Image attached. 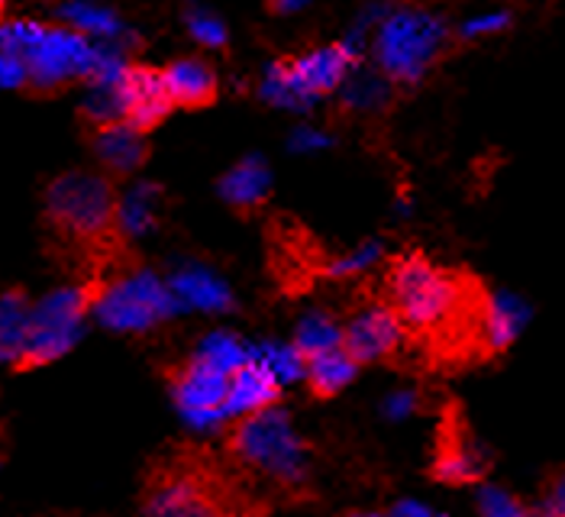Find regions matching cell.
Wrapping results in <instances>:
<instances>
[{"mask_svg":"<svg viewBox=\"0 0 565 517\" xmlns=\"http://www.w3.org/2000/svg\"><path fill=\"white\" fill-rule=\"evenodd\" d=\"M488 292L466 275L446 272L427 256L394 258L388 304L407 337H424L439 356H481V317Z\"/></svg>","mask_w":565,"mask_h":517,"instance_id":"obj_1","label":"cell"},{"mask_svg":"<svg viewBox=\"0 0 565 517\" xmlns=\"http://www.w3.org/2000/svg\"><path fill=\"white\" fill-rule=\"evenodd\" d=\"M0 52H13L26 62L30 85L40 91L94 82L127 68V45L94 43L68 27H43L36 20H3Z\"/></svg>","mask_w":565,"mask_h":517,"instance_id":"obj_2","label":"cell"},{"mask_svg":"<svg viewBox=\"0 0 565 517\" xmlns=\"http://www.w3.org/2000/svg\"><path fill=\"white\" fill-rule=\"evenodd\" d=\"M449 23L427 7H388L372 30V59L392 85H417L443 59Z\"/></svg>","mask_w":565,"mask_h":517,"instance_id":"obj_3","label":"cell"},{"mask_svg":"<svg viewBox=\"0 0 565 517\" xmlns=\"http://www.w3.org/2000/svg\"><path fill=\"white\" fill-rule=\"evenodd\" d=\"M230 453L246 473L281 492H298L307 482V443L281 408L239 418L230 433Z\"/></svg>","mask_w":565,"mask_h":517,"instance_id":"obj_4","label":"cell"},{"mask_svg":"<svg viewBox=\"0 0 565 517\" xmlns=\"http://www.w3.org/2000/svg\"><path fill=\"white\" fill-rule=\"evenodd\" d=\"M142 511L146 517H246V505L230 478L194 460H178L152 473Z\"/></svg>","mask_w":565,"mask_h":517,"instance_id":"obj_5","label":"cell"},{"mask_svg":"<svg viewBox=\"0 0 565 517\" xmlns=\"http://www.w3.org/2000/svg\"><path fill=\"white\" fill-rule=\"evenodd\" d=\"M362 62V49L349 40L310 49L291 62H271L262 75L259 97L281 110H310L320 97L340 91Z\"/></svg>","mask_w":565,"mask_h":517,"instance_id":"obj_6","label":"cell"},{"mask_svg":"<svg viewBox=\"0 0 565 517\" xmlns=\"http://www.w3.org/2000/svg\"><path fill=\"white\" fill-rule=\"evenodd\" d=\"M45 217L68 243H104L117 230V194L100 175L68 172L49 184Z\"/></svg>","mask_w":565,"mask_h":517,"instance_id":"obj_7","label":"cell"},{"mask_svg":"<svg viewBox=\"0 0 565 517\" xmlns=\"http://www.w3.org/2000/svg\"><path fill=\"white\" fill-rule=\"evenodd\" d=\"M178 307L181 304L169 288V282H162L152 272H130L107 282L100 292H94V304H90L97 320L120 334L152 330L178 314Z\"/></svg>","mask_w":565,"mask_h":517,"instance_id":"obj_8","label":"cell"},{"mask_svg":"<svg viewBox=\"0 0 565 517\" xmlns=\"http://www.w3.org/2000/svg\"><path fill=\"white\" fill-rule=\"evenodd\" d=\"M90 304H94V292L87 288H58L45 295L36 307H30L26 344L17 359V369H36L65 356L82 334V320Z\"/></svg>","mask_w":565,"mask_h":517,"instance_id":"obj_9","label":"cell"},{"mask_svg":"<svg viewBox=\"0 0 565 517\" xmlns=\"http://www.w3.org/2000/svg\"><path fill=\"white\" fill-rule=\"evenodd\" d=\"M172 398L178 411L194 428H217L226 421V388L230 372L207 362L204 356H191L178 372H172Z\"/></svg>","mask_w":565,"mask_h":517,"instance_id":"obj_10","label":"cell"},{"mask_svg":"<svg viewBox=\"0 0 565 517\" xmlns=\"http://www.w3.org/2000/svg\"><path fill=\"white\" fill-rule=\"evenodd\" d=\"M407 344V330L388 302L365 304L343 327V346L359 366L385 362Z\"/></svg>","mask_w":565,"mask_h":517,"instance_id":"obj_11","label":"cell"},{"mask_svg":"<svg viewBox=\"0 0 565 517\" xmlns=\"http://www.w3.org/2000/svg\"><path fill=\"white\" fill-rule=\"evenodd\" d=\"M436 482L443 485H476L488 473V456L466 431L462 421L449 418L439 428V443H436L434 466H430Z\"/></svg>","mask_w":565,"mask_h":517,"instance_id":"obj_12","label":"cell"},{"mask_svg":"<svg viewBox=\"0 0 565 517\" xmlns=\"http://www.w3.org/2000/svg\"><path fill=\"white\" fill-rule=\"evenodd\" d=\"M281 398L278 376L249 349V359L230 372L226 388V421H239L249 414H259L265 408H275Z\"/></svg>","mask_w":565,"mask_h":517,"instance_id":"obj_13","label":"cell"},{"mask_svg":"<svg viewBox=\"0 0 565 517\" xmlns=\"http://www.w3.org/2000/svg\"><path fill=\"white\" fill-rule=\"evenodd\" d=\"M124 91H127V124L139 133L162 124L172 110V97L162 85V72L130 65L124 75Z\"/></svg>","mask_w":565,"mask_h":517,"instance_id":"obj_14","label":"cell"},{"mask_svg":"<svg viewBox=\"0 0 565 517\" xmlns=\"http://www.w3.org/2000/svg\"><path fill=\"white\" fill-rule=\"evenodd\" d=\"M526 307L514 295H491L484 302V317H481V356H498L521 337Z\"/></svg>","mask_w":565,"mask_h":517,"instance_id":"obj_15","label":"cell"},{"mask_svg":"<svg viewBox=\"0 0 565 517\" xmlns=\"http://www.w3.org/2000/svg\"><path fill=\"white\" fill-rule=\"evenodd\" d=\"M58 17L68 30L82 33L94 43H120L127 45L132 40L130 30L124 27V20L110 10V7H100L94 0H65L58 7Z\"/></svg>","mask_w":565,"mask_h":517,"instance_id":"obj_16","label":"cell"},{"mask_svg":"<svg viewBox=\"0 0 565 517\" xmlns=\"http://www.w3.org/2000/svg\"><path fill=\"white\" fill-rule=\"evenodd\" d=\"M162 85L178 107H204L217 97V75L201 59H178L162 72Z\"/></svg>","mask_w":565,"mask_h":517,"instance_id":"obj_17","label":"cell"},{"mask_svg":"<svg viewBox=\"0 0 565 517\" xmlns=\"http://www.w3.org/2000/svg\"><path fill=\"white\" fill-rule=\"evenodd\" d=\"M271 191V172L262 156H246L220 178V198L236 211H256Z\"/></svg>","mask_w":565,"mask_h":517,"instance_id":"obj_18","label":"cell"},{"mask_svg":"<svg viewBox=\"0 0 565 517\" xmlns=\"http://www.w3.org/2000/svg\"><path fill=\"white\" fill-rule=\"evenodd\" d=\"M94 152L100 159V166H107L110 172L130 175L142 166L146 159V139L136 127H130L127 120L120 124H107V127H97L94 136Z\"/></svg>","mask_w":565,"mask_h":517,"instance_id":"obj_19","label":"cell"},{"mask_svg":"<svg viewBox=\"0 0 565 517\" xmlns=\"http://www.w3.org/2000/svg\"><path fill=\"white\" fill-rule=\"evenodd\" d=\"M169 288L174 292L178 304L198 307V310H230L233 295L223 285V278L214 275L211 268L201 265H184L169 278Z\"/></svg>","mask_w":565,"mask_h":517,"instance_id":"obj_20","label":"cell"},{"mask_svg":"<svg viewBox=\"0 0 565 517\" xmlns=\"http://www.w3.org/2000/svg\"><path fill=\"white\" fill-rule=\"evenodd\" d=\"M355 372H359V362L349 356L347 346H337V349H327V352H317V356L305 359L307 388L317 398L340 394L355 379Z\"/></svg>","mask_w":565,"mask_h":517,"instance_id":"obj_21","label":"cell"},{"mask_svg":"<svg viewBox=\"0 0 565 517\" xmlns=\"http://www.w3.org/2000/svg\"><path fill=\"white\" fill-rule=\"evenodd\" d=\"M159 204H162V191L149 181L132 184L124 198H117V230L124 236H146L156 230L159 223Z\"/></svg>","mask_w":565,"mask_h":517,"instance_id":"obj_22","label":"cell"},{"mask_svg":"<svg viewBox=\"0 0 565 517\" xmlns=\"http://www.w3.org/2000/svg\"><path fill=\"white\" fill-rule=\"evenodd\" d=\"M127 68H130V65H127ZM127 68L117 72V75L87 82L85 117L90 124L107 127V124L127 120V91H124V75H127Z\"/></svg>","mask_w":565,"mask_h":517,"instance_id":"obj_23","label":"cell"},{"mask_svg":"<svg viewBox=\"0 0 565 517\" xmlns=\"http://www.w3.org/2000/svg\"><path fill=\"white\" fill-rule=\"evenodd\" d=\"M26 327H30V302L20 292H10L0 298V362L20 359L26 344Z\"/></svg>","mask_w":565,"mask_h":517,"instance_id":"obj_24","label":"cell"},{"mask_svg":"<svg viewBox=\"0 0 565 517\" xmlns=\"http://www.w3.org/2000/svg\"><path fill=\"white\" fill-rule=\"evenodd\" d=\"M340 91H343V104L352 110H362V114L382 110L392 101V82L382 72H372L362 65L352 68V75L343 82Z\"/></svg>","mask_w":565,"mask_h":517,"instance_id":"obj_25","label":"cell"},{"mask_svg":"<svg viewBox=\"0 0 565 517\" xmlns=\"http://www.w3.org/2000/svg\"><path fill=\"white\" fill-rule=\"evenodd\" d=\"M343 346V327L330 317V314H307L305 320L298 324V334H295V349L310 359L317 352H327V349H337Z\"/></svg>","mask_w":565,"mask_h":517,"instance_id":"obj_26","label":"cell"},{"mask_svg":"<svg viewBox=\"0 0 565 517\" xmlns=\"http://www.w3.org/2000/svg\"><path fill=\"white\" fill-rule=\"evenodd\" d=\"M184 27H188L194 43L207 45V49H223L226 45V23L207 7H191L184 13Z\"/></svg>","mask_w":565,"mask_h":517,"instance_id":"obj_27","label":"cell"},{"mask_svg":"<svg viewBox=\"0 0 565 517\" xmlns=\"http://www.w3.org/2000/svg\"><path fill=\"white\" fill-rule=\"evenodd\" d=\"M198 356H204L207 362L220 366L223 372H233L236 366H243L249 359V346H243L236 337H230V334H214V337H207L201 344Z\"/></svg>","mask_w":565,"mask_h":517,"instance_id":"obj_28","label":"cell"},{"mask_svg":"<svg viewBox=\"0 0 565 517\" xmlns=\"http://www.w3.org/2000/svg\"><path fill=\"white\" fill-rule=\"evenodd\" d=\"M256 352V349H253ZM262 362L278 376V382L285 386V382H298V379H305V356L291 346H265L256 352Z\"/></svg>","mask_w":565,"mask_h":517,"instance_id":"obj_29","label":"cell"},{"mask_svg":"<svg viewBox=\"0 0 565 517\" xmlns=\"http://www.w3.org/2000/svg\"><path fill=\"white\" fill-rule=\"evenodd\" d=\"M479 515L481 517H533V508H526L521 498L498 485H481L479 488Z\"/></svg>","mask_w":565,"mask_h":517,"instance_id":"obj_30","label":"cell"},{"mask_svg":"<svg viewBox=\"0 0 565 517\" xmlns=\"http://www.w3.org/2000/svg\"><path fill=\"white\" fill-rule=\"evenodd\" d=\"M511 27V10H481L476 17L462 20L459 27V40H469V43H479L488 36H498Z\"/></svg>","mask_w":565,"mask_h":517,"instance_id":"obj_31","label":"cell"},{"mask_svg":"<svg viewBox=\"0 0 565 517\" xmlns=\"http://www.w3.org/2000/svg\"><path fill=\"white\" fill-rule=\"evenodd\" d=\"M379 258H382V243H365V246L352 250V253H347V256L333 258V262L327 265V275H333V278L359 275V272L372 268V265H375Z\"/></svg>","mask_w":565,"mask_h":517,"instance_id":"obj_32","label":"cell"},{"mask_svg":"<svg viewBox=\"0 0 565 517\" xmlns=\"http://www.w3.org/2000/svg\"><path fill=\"white\" fill-rule=\"evenodd\" d=\"M30 85V75H26V62L13 52H0V87L3 91H13V87Z\"/></svg>","mask_w":565,"mask_h":517,"instance_id":"obj_33","label":"cell"},{"mask_svg":"<svg viewBox=\"0 0 565 517\" xmlns=\"http://www.w3.org/2000/svg\"><path fill=\"white\" fill-rule=\"evenodd\" d=\"M333 139L323 133V129H313V127H298L291 133V139H288V146H291V152H301V156H310V152H320V149H327Z\"/></svg>","mask_w":565,"mask_h":517,"instance_id":"obj_34","label":"cell"},{"mask_svg":"<svg viewBox=\"0 0 565 517\" xmlns=\"http://www.w3.org/2000/svg\"><path fill=\"white\" fill-rule=\"evenodd\" d=\"M533 517H565V473H559L550 482V488L543 495V505L533 511Z\"/></svg>","mask_w":565,"mask_h":517,"instance_id":"obj_35","label":"cell"},{"mask_svg":"<svg viewBox=\"0 0 565 517\" xmlns=\"http://www.w3.org/2000/svg\"><path fill=\"white\" fill-rule=\"evenodd\" d=\"M417 408V394L414 391H397L388 398V404H385V414L394 418V421H401V418H407L411 411Z\"/></svg>","mask_w":565,"mask_h":517,"instance_id":"obj_36","label":"cell"},{"mask_svg":"<svg viewBox=\"0 0 565 517\" xmlns=\"http://www.w3.org/2000/svg\"><path fill=\"white\" fill-rule=\"evenodd\" d=\"M392 517H443L430 511L427 505H417V502H401L397 508L392 511Z\"/></svg>","mask_w":565,"mask_h":517,"instance_id":"obj_37","label":"cell"},{"mask_svg":"<svg viewBox=\"0 0 565 517\" xmlns=\"http://www.w3.org/2000/svg\"><path fill=\"white\" fill-rule=\"evenodd\" d=\"M307 3H313V0H271L275 13H298V10H305Z\"/></svg>","mask_w":565,"mask_h":517,"instance_id":"obj_38","label":"cell"},{"mask_svg":"<svg viewBox=\"0 0 565 517\" xmlns=\"http://www.w3.org/2000/svg\"><path fill=\"white\" fill-rule=\"evenodd\" d=\"M347 517H388V515H375V511H359V515H347Z\"/></svg>","mask_w":565,"mask_h":517,"instance_id":"obj_39","label":"cell"},{"mask_svg":"<svg viewBox=\"0 0 565 517\" xmlns=\"http://www.w3.org/2000/svg\"><path fill=\"white\" fill-rule=\"evenodd\" d=\"M0 10H3V0H0Z\"/></svg>","mask_w":565,"mask_h":517,"instance_id":"obj_40","label":"cell"}]
</instances>
